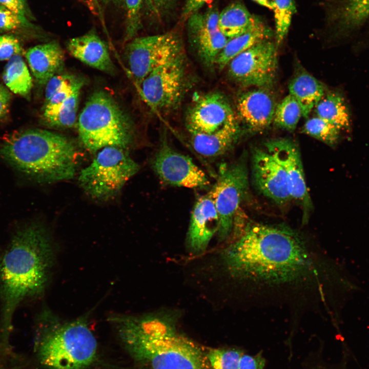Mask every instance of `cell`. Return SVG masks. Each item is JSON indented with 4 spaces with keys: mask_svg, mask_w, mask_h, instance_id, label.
I'll return each mask as SVG.
<instances>
[{
    "mask_svg": "<svg viewBox=\"0 0 369 369\" xmlns=\"http://www.w3.org/2000/svg\"><path fill=\"white\" fill-rule=\"evenodd\" d=\"M221 254L232 276L262 285L292 283L304 276L310 264L304 243L295 232L260 223L248 225Z\"/></svg>",
    "mask_w": 369,
    "mask_h": 369,
    "instance_id": "cell-1",
    "label": "cell"
},
{
    "mask_svg": "<svg viewBox=\"0 0 369 369\" xmlns=\"http://www.w3.org/2000/svg\"><path fill=\"white\" fill-rule=\"evenodd\" d=\"M53 262L49 237L37 224L16 230L0 253L1 329L4 340L8 339L18 306L45 291Z\"/></svg>",
    "mask_w": 369,
    "mask_h": 369,
    "instance_id": "cell-2",
    "label": "cell"
},
{
    "mask_svg": "<svg viewBox=\"0 0 369 369\" xmlns=\"http://www.w3.org/2000/svg\"><path fill=\"white\" fill-rule=\"evenodd\" d=\"M179 316L176 311H165L114 314L108 320L131 356L152 369H209L206 354L177 332Z\"/></svg>",
    "mask_w": 369,
    "mask_h": 369,
    "instance_id": "cell-3",
    "label": "cell"
},
{
    "mask_svg": "<svg viewBox=\"0 0 369 369\" xmlns=\"http://www.w3.org/2000/svg\"><path fill=\"white\" fill-rule=\"evenodd\" d=\"M0 156L19 171L40 181L72 178L76 151L67 137L46 130L31 129L8 135L0 147Z\"/></svg>",
    "mask_w": 369,
    "mask_h": 369,
    "instance_id": "cell-4",
    "label": "cell"
},
{
    "mask_svg": "<svg viewBox=\"0 0 369 369\" xmlns=\"http://www.w3.org/2000/svg\"><path fill=\"white\" fill-rule=\"evenodd\" d=\"M37 320L42 365L49 369H83L94 361L97 342L86 316L64 321L46 309Z\"/></svg>",
    "mask_w": 369,
    "mask_h": 369,
    "instance_id": "cell-5",
    "label": "cell"
},
{
    "mask_svg": "<svg viewBox=\"0 0 369 369\" xmlns=\"http://www.w3.org/2000/svg\"><path fill=\"white\" fill-rule=\"evenodd\" d=\"M78 131L83 146L93 152L107 147L125 149L133 137L130 119L102 90L94 92L86 102L78 117Z\"/></svg>",
    "mask_w": 369,
    "mask_h": 369,
    "instance_id": "cell-6",
    "label": "cell"
},
{
    "mask_svg": "<svg viewBox=\"0 0 369 369\" xmlns=\"http://www.w3.org/2000/svg\"><path fill=\"white\" fill-rule=\"evenodd\" d=\"M139 169L125 149L107 147L99 150L92 161L81 170L78 182L91 197L107 200L119 193Z\"/></svg>",
    "mask_w": 369,
    "mask_h": 369,
    "instance_id": "cell-7",
    "label": "cell"
},
{
    "mask_svg": "<svg viewBox=\"0 0 369 369\" xmlns=\"http://www.w3.org/2000/svg\"><path fill=\"white\" fill-rule=\"evenodd\" d=\"M183 53L181 37L174 31L134 37L124 52L129 69L139 84L153 71Z\"/></svg>",
    "mask_w": 369,
    "mask_h": 369,
    "instance_id": "cell-8",
    "label": "cell"
},
{
    "mask_svg": "<svg viewBox=\"0 0 369 369\" xmlns=\"http://www.w3.org/2000/svg\"><path fill=\"white\" fill-rule=\"evenodd\" d=\"M248 172L245 160L220 167L217 180L209 192L219 218L217 232L220 240L227 239L234 228L235 215L248 189Z\"/></svg>",
    "mask_w": 369,
    "mask_h": 369,
    "instance_id": "cell-9",
    "label": "cell"
},
{
    "mask_svg": "<svg viewBox=\"0 0 369 369\" xmlns=\"http://www.w3.org/2000/svg\"><path fill=\"white\" fill-rule=\"evenodd\" d=\"M140 85L145 99L153 108L162 111L176 108L189 86L184 53L153 71Z\"/></svg>",
    "mask_w": 369,
    "mask_h": 369,
    "instance_id": "cell-10",
    "label": "cell"
},
{
    "mask_svg": "<svg viewBox=\"0 0 369 369\" xmlns=\"http://www.w3.org/2000/svg\"><path fill=\"white\" fill-rule=\"evenodd\" d=\"M277 47L270 39L256 44L230 61L227 65L229 74L244 86H271L278 68Z\"/></svg>",
    "mask_w": 369,
    "mask_h": 369,
    "instance_id": "cell-11",
    "label": "cell"
},
{
    "mask_svg": "<svg viewBox=\"0 0 369 369\" xmlns=\"http://www.w3.org/2000/svg\"><path fill=\"white\" fill-rule=\"evenodd\" d=\"M152 162L153 168L165 183L187 188H204L210 181L202 170L189 156L175 150L166 138Z\"/></svg>",
    "mask_w": 369,
    "mask_h": 369,
    "instance_id": "cell-12",
    "label": "cell"
},
{
    "mask_svg": "<svg viewBox=\"0 0 369 369\" xmlns=\"http://www.w3.org/2000/svg\"><path fill=\"white\" fill-rule=\"evenodd\" d=\"M268 152L281 166L286 175L292 199L301 206L303 220L312 209V202L306 187L301 155L297 145L288 138L272 139L265 144Z\"/></svg>",
    "mask_w": 369,
    "mask_h": 369,
    "instance_id": "cell-13",
    "label": "cell"
},
{
    "mask_svg": "<svg viewBox=\"0 0 369 369\" xmlns=\"http://www.w3.org/2000/svg\"><path fill=\"white\" fill-rule=\"evenodd\" d=\"M235 118L225 96L219 92H210L193 101L187 111L185 121L190 133H211Z\"/></svg>",
    "mask_w": 369,
    "mask_h": 369,
    "instance_id": "cell-14",
    "label": "cell"
},
{
    "mask_svg": "<svg viewBox=\"0 0 369 369\" xmlns=\"http://www.w3.org/2000/svg\"><path fill=\"white\" fill-rule=\"evenodd\" d=\"M252 174L258 191L276 204L283 206L292 199L283 169L266 150L253 151Z\"/></svg>",
    "mask_w": 369,
    "mask_h": 369,
    "instance_id": "cell-15",
    "label": "cell"
},
{
    "mask_svg": "<svg viewBox=\"0 0 369 369\" xmlns=\"http://www.w3.org/2000/svg\"><path fill=\"white\" fill-rule=\"evenodd\" d=\"M322 6L326 25L336 37L348 36L369 21V0H325Z\"/></svg>",
    "mask_w": 369,
    "mask_h": 369,
    "instance_id": "cell-16",
    "label": "cell"
},
{
    "mask_svg": "<svg viewBox=\"0 0 369 369\" xmlns=\"http://www.w3.org/2000/svg\"><path fill=\"white\" fill-rule=\"evenodd\" d=\"M219 228V216L208 193L197 199L191 213L187 237L189 251L194 254L204 252Z\"/></svg>",
    "mask_w": 369,
    "mask_h": 369,
    "instance_id": "cell-17",
    "label": "cell"
},
{
    "mask_svg": "<svg viewBox=\"0 0 369 369\" xmlns=\"http://www.w3.org/2000/svg\"><path fill=\"white\" fill-rule=\"evenodd\" d=\"M276 105L272 95L264 88L242 93L236 108L240 119L253 132L261 131L273 121Z\"/></svg>",
    "mask_w": 369,
    "mask_h": 369,
    "instance_id": "cell-18",
    "label": "cell"
},
{
    "mask_svg": "<svg viewBox=\"0 0 369 369\" xmlns=\"http://www.w3.org/2000/svg\"><path fill=\"white\" fill-rule=\"evenodd\" d=\"M67 49L72 56L84 64L108 74L115 73L108 47L94 30L70 39Z\"/></svg>",
    "mask_w": 369,
    "mask_h": 369,
    "instance_id": "cell-19",
    "label": "cell"
},
{
    "mask_svg": "<svg viewBox=\"0 0 369 369\" xmlns=\"http://www.w3.org/2000/svg\"><path fill=\"white\" fill-rule=\"evenodd\" d=\"M25 55L36 83L40 85H46L64 66V52L55 41L32 47Z\"/></svg>",
    "mask_w": 369,
    "mask_h": 369,
    "instance_id": "cell-20",
    "label": "cell"
},
{
    "mask_svg": "<svg viewBox=\"0 0 369 369\" xmlns=\"http://www.w3.org/2000/svg\"><path fill=\"white\" fill-rule=\"evenodd\" d=\"M241 132L240 127L235 118L211 133H190L191 144L194 150L202 156L217 157L233 147Z\"/></svg>",
    "mask_w": 369,
    "mask_h": 369,
    "instance_id": "cell-21",
    "label": "cell"
},
{
    "mask_svg": "<svg viewBox=\"0 0 369 369\" xmlns=\"http://www.w3.org/2000/svg\"><path fill=\"white\" fill-rule=\"evenodd\" d=\"M272 35V30L260 18L255 16L251 26L247 31L228 40L219 54L215 65L222 70L235 57L256 44L270 39Z\"/></svg>",
    "mask_w": 369,
    "mask_h": 369,
    "instance_id": "cell-22",
    "label": "cell"
},
{
    "mask_svg": "<svg viewBox=\"0 0 369 369\" xmlns=\"http://www.w3.org/2000/svg\"><path fill=\"white\" fill-rule=\"evenodd\" d=\"M290 94L300 105L302 116L307 118L312 110L324 95V87L317 79L306 71L295 75L289 85Z\"/></svg>",
    "mask_w": 369,
    "mask_h": 369,
    "instance_id": "cell-23",
    "label": "cell"
},
{
    "mask_svg": "<svg viewBox=\"0 0 369 369\" xmlns=\"http://www.w3.org/2000/svg\"><path fill=\"white\" fill-rule=\"evenodd\" d=\"M317 116L334 125L340 130H348L351 115L343 96L332 91L324 95L315 107Z\"/></svg>",
    "mask_w": 369,
    "mask_h": 369,
    "instance_id": "cell-24",
    "label": "cell"
},
{
    "mask_svg": "<svg viewBox=\"0 0 369 369\" xmlns=\"http://www.w3.org/2000/svg\"><path fill=\"white\" fill-rule=\"evenodd\" d=\"M255 15H252L244 4L235 2L219 12L218 28L228 38H232L247 31Z\"/></svg>",
    "mask_w": 369,
    "mask_h": 369,
    "instance_id": "cell-25",
    "label": "cell"
},
{
    "mask_svg": "<svg viewBox=\"0 0 369 369\" xmlns=\"http://www.w3.org/2000/svg\"><path fill=\"white\" fill-rule=\"evenodd\" d=\"M189 37L197 55L208 66L216 64L219 54L230 39L219 30L198 33Z\"/></svg>",
    "mask_w": 369,
    "mask_h": 369,
    "instance_id": "cell-26",
    "label": "cell"
},
{
    "mask_svg": "<svg viewBox=\"0 0 369 369\" xmlns=\"http://www.w3.org/2000/svg\"><path fill=\"white\" fill-rule=\"evenodd\" d=\"M3 79L14 93L29 98L32 79L22 55H15L9 59L4 69Z\"/></svg>",
    "mask_w": 369,
    "mask_h": 369,
    "instance_id": "cell-27",
    "label": "cell"
},
{
    "mask_svg": "<svg viewBox=\"0 0 369 369\" xmlns=\"http://www.w3.org/2000/svg\"><path fill=\"white\" fill-rule=\"evenodd\" d=\"M301 116L300 105L289 94L276 106L273 122L278 128L292 132L296 128Z\"/></svg>",
    "mask_w": 369,
    "mask_h": 369,
    "instance_id": "cell-28",
    "label": "cell"
},
{
    "mask_svg": "<svg viewBox=\"0 0 369 369\" xmlns=\"http://www.w3.org/2000/svg\"><path fill=\"white\" fill-rule=\"evenodd\" d=\"M75 90L52 116L43 120L48 126L60 129L72 127L76 122L80 90Z\"/></svg>",
    "mask_w": 369,
    "mask_h": 369,
    "instance_id": "cell-29",
    "label": "cell"
},
{
    "mask_svg": "<svg viewBox=\"0 0 369 369\" xmlns=\"http://www.w3.org/2000/svg\"><path fill=\"white\" fill-rule=\"evenodd\" d=\"M340 131L334 125L317 116L307 120L302 129L304 133L331 147L338 143Z\"/></svg>",
    "mask_w": 369,
    "mask_h": 369,
    "instance_id": "cell-30",
    "label": "cell"
},
{
    "mask_svg": "<svg viewBox=\"0 0 369 369\" xmlns=\"http://www.w3.org/2000/svg\"><path fill=\"white\" fill-rule=\"evenodd\" d=\"M296 10L294 0H276V6L273 11L275 24V43L277 47L285 37Z\"/></svg>",
    "mask_w": 369,
    "mask_h": 369,
    "instance_id": "cell-31",
    "label": "cell"
},
{
    "mask_svg": "<svg viewBox=\"0 0 369 369\" xmlns=\"http://www.w3.org/2000/svg\"><path fill=\"white\" fill-rule=\"evenodd\" d=\"M219 14L218 9L213 6L203 12L197 11L191 14L187 18L189 35L201 32L218 30Z\"/></svg>",
    "mask_w": 369,
    "mask_h": 369,
    "instance_id": "cell-32",
    "label": "cell"
},
{
    "mask_svg": "<svg viewBox=\"0 0 369 369\" xmlns=\"http://www.w3.org/2000/svg\"><path fill=\"white\" fill-rule=\"evenodd\" d=\"M242 352L235 349H211L206 354L213 369H239Z\"/></svg>",
    "mask_w": 369,
    "mask_h": 369,
    "instance_id": "cell-33",
    "label": "cell"
},
{
    "mask_svg": "<svg viewBox=\"0 0 369 369\" xmlns=\"http://www.w3.org/2000/svg\"><path fill=\"white\" fill-rule=\"evenodd\" d=\"M84 83L82 78L75 76L70 83L58 91L48 101L44 102L42 110L43 120L54 115L75 90L83 87Z\"/></svg>",
    "mask_w": 369,
    "mask_h": 369,
    "instance_id": "cell-34",
    "label": "cell"
},
{
    "mask_svg": "<svg viewBox=\"0 0 369 369\" xmlns=\"http://www.w3.org/2000/svg\"><path fill=\"white\" fill-rule=\"evenodd\" d=\"M126 10L125 40L134 38L141 26V10L144 0H123Z\"/></svg>",
    "mask_w": 369,
    "mask_h": 369,
    "instance_id": "cell-35",
    "label": "cell"
},
{
    "mask_svg": "<svg viewBox=\"0 0 369 369\" xmlns=\"http://www.w3.org/2000/svg\"><path fill=\"white\" fill-rule=\"evenodd\" d=\"M30 26L27 18L22 17L0 5V32L10 31Z\"/></svg>",
    "mask_w": 369,
    "mask_h": 369,
    "instance_id": "cell-36",
    "label": "cell"
},
{
    "mask_svg": "<svg viewBox=\"0 0 369 369\" xmlns=\"http://www.w3.org/2000/svg\"><path fill=\"white\" fill-rule=\"evenodd\" d=\"M24 53L19 40L10 34L0 35V60L10 59L15 55H22Z\"/></svg>",
    "mask_w": 369,
    "mask_h": 369,
    "instance_id": "cell-37",
    "label": "cell"
},
{
    "mask_svg": "<svg viewBox=\"0 0 369 369\" xmlns=\"http://www.w3.org/2000/svg\"><path fill=\"white\" fill-rule=\"evenodd\" d=\"M75 77L69 74H56L52 77L46 84L45 102L48 101L64 87L70 83Z\"/></svg>",
    "mask_w": 369,
    "mask_h": 369,
    "instance_id": "cell-38",
    "label": "cell"
},
{
    "mask_svg": "<svg viewBox=\"0 0 369 369\" xmlns=\"http://www.w3.org/2000/svg\"><path fill=\"white\" fill-rule=\"evenodd\" d=\"M265 360L261 353L255 355L243 353L239 362V369H263Z\"/></svg>",
    "mask_w": 369,
    "mask_h": 369,
    "instance_id": "cell-39",
    "label": "cell"
},
{
    "mask_svg": "<svg viewBox=\"0 0 369 369\" xmlns=\"http://www.w3.org/2000/svg\"><path fill=\"white\" fill-rule=\"evenodd\" d=\"M11 95L8 89L0 84V120L5 119L9 112Z\"/></svg>",
    "mask_w": 369,
    "mask_h": 369,
    "instance_id": "cell-40",
    "label": "cell"
},
{
    "mask_svg": "<svg viewBox=\"0 0 369 369\" xmlns=\"http://www.w3.org/2000/svg\"><path fill=\"white\" fill-rule=\"evenodd\" d=\"M0 5L14 13L26 18L27 12L25 0H0Z\"/></svg>",
    "mask_w": 369,
    "mask_h": 369,
    "instance_id": "cell-41",
    "label": "cell"
},
{
    "mask_svg": "<svg viewBox=\"0 0 369 369\" xmlns=\"http://www.w3.org/2000/svg\"><path fill=\"white\" fill-rule=\"evenodd\" d=\"M211 0H186L181 14L182 20H186L193 13L197 11Z\"/></svg>",
    "mask_w": 369,
    "mask_h": 369,
    "instance_id": "cell-42",
    "label": "cell"
},
{
    "mask_svg": "<svg viewBox=\"0 0 369 369\" xmlns=\"http://www.w3.org/2000/svg\"><path fill=\"white\" fill-rule=\"evenodd\" d=\"M146 1L149 7L155 13H160L167 9L175 0H146Z\"/></svg>",
    "mask_w": 369,
    "mask_h": 369,
    "instance_id": "cell-43",
    "label": "cell"
},
{
    "mask_svg": "<svg viewBox=\"0 0 369 369\" xmlns=\"http://www.w3.org/2000/svg\"><path fill=\"white\" fill-rule=\"evenodd\" d=\"M256 3L273 11L276 6V0H253Z\"/></svg>",
    "mask_w": 369,
    "mask_h": 369,
    "instance_id": "cell-44",
    "label": "cell"
},
{
    "mask_svg": "<svg viewBox=\"0 0 369 369\" xmlns=\"http://www.w3.org/2000/svg\"><path fill=\"white\" fill-rule=\"evenodd\" d=\"M121 1L123 0H92L94 4L98 8V10L110 3L118 2Z\"/></svg>",
    "mask_w": 369,
    "mask_h": 369,
    "instance_id": "cell-45",
    "label": "cell"
}]
</instances>
